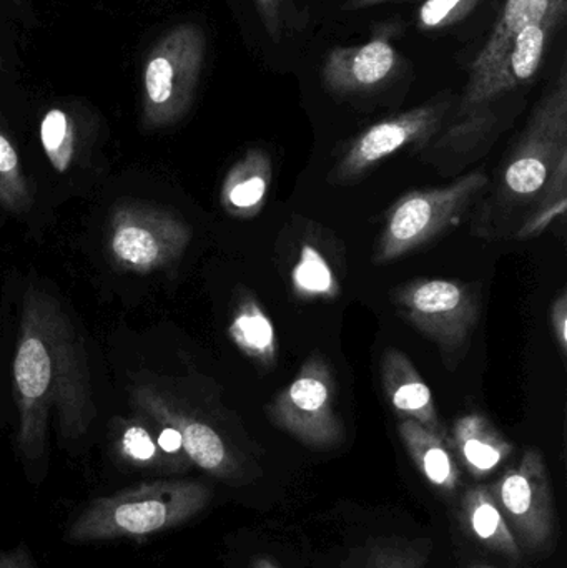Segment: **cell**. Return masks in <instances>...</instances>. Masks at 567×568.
Masks as SVG:
<instances>
[{
    "instance_id": "2",
    "label": "cell",
    "mask_w": 567,
    "mask_h": 568,
    "mask_svg": "<svg viewBox=\"0 0 567 568\" xmlns=\"http://www.w3.org/2000/svg\"><path fill=\"white\" fill-rule=\"evenodd\" d=\"M212 490L195 480H156L93 500L69 527L73 544L140 539L175 529L199 516Z\"/></svg>"
},
{
    "instance_id": "16",
    "label": "cell",
    "mask_w": 567,
    "mask_h": 568,
    "mask_svg": "<svg viewBox=\"0 0 567 568\" xmlns=\"http://www.w3.org/2000/svg\"><path fill=\"white\" fill-rule=\"evenodd\" d=\"M273 182L272 159L265 150H249L225 176L223 210L233 219L252 220L262 212Z\"/></svg>"
},
{
    "instance_id": "28",
    "label": "cell",
    "mask_w": 567,
    "mask_h": 568,
    "mask_svg": "<svg viewBox=\"0 0 567 568\" xmlns=\"http://www.w3.org/2000/svg\"><path fill=\"white\" fill-rule=\"evenodd\" d=\"M255 6L266 32L275 42H279L286 20H290L292 2L290 0H255Z\"/></svg>"
},
{
    "instance_id": "11",
    "label": "cell",
    "mask_w": 567,
    "mask_h": 568,
    "mask_svg": "<svg viewBox=\"0 0 567 568\" xmlns=\"http://www.w3.org/2000/svg\"><path fill=\"white\" fill-rule=\"evenodd\" d=\"M452 109V95L436 97L425 105L368 126L350 143L345 155L336 163L332 182L338 185L355 182L373 166L408 146L423 149L438 135Z\"/></svg>"
},
{
    "instance_id": "31",
    "label": "cell",
    "mask_w": 567,
    "mask_h": 568,
    "mask_svg": "<svg viewBox=\"0 0 567 568\" xmlns=\"http://www.w3.org/2000/svg\"><path fill=\"white\" fill-rule=\"evenodd\" d=\"M386 2H395V0H345L342 10L343 12H358V10L368 9V7H375Z\"/></svg>"
},
{
    "instance_id": "27",
    "label": "cell",
    "mask_w": 567,
    "mask_h": 568,
    "mask_svg": "<svg viewBox=\"0 0 567 568\" xmlns=\"http://www.w3.org/2000/svg\"><path fill=\"white\" fill-rule=\"evenodd\" d=\"M482 0H425L416 13L419 30H438L465 19Z\"/></svg>"
},
{
    "instance_id": "15",
    "label": "cell",
    "mask_w": 567,
    "mask_h": 568,
    "mask_svg": "<svg viewBox=\"0 0 567 568\" xmlns=\"http://www.w3.org/2000/svg\"><path fill=\"white\" fill-rule=\"evenodd\" d=\"M449 446L456 460L476 480L498 473L515 453V446L498 427L479 413L465 414L455 420Z\"/></svg>"
},
{
    "instance_id": "32",
    "label": "cell",
    "mask_w": 567,
    "mask_h": 568,
    "mask_svg": "<svg viewBox=\"0 0 567 568\" xmlns=\"http://www.w3.org/2000/svg\"><path fill=\"white\" fill-rule=\"evenodd\" d=\"M253 568H280L276 566L275 562H272V560L265 559V557H260V559H256L255 562H253Z\"/></svg>"
},
{
    "instance_id": "5",
    "label": "cell",
    "mask_w": 567,
    "mask_h": 568,
    "mask_svg": "<svg viewBox=\"0 0 567 568\" xmlns=\"http://www.w3.org/2000/svg\"><path fill=\"white\" fill-rule=\"evenodd\" d=\"M486 185L488 176L478 170L439 189L405 193L386 215L376 243L375 263L396 262L452 229Z\"/></svg>"
},
{
    "instance_id": "13",
    "label": "cell",
    "mask_w": 567,
    "mask_h": 568,
    "mask_svg": "<svg viewBox=\"0 0 567 568\" xmlns=\"http://www.w3.org/2000/svg\"><path fill=\"white\" fill-rule=\"evenodd\" d=\"M395 29L383 26L362 45L333 49L322 69L325 89L336 95H352L382 87L398 65V52L392 43Z\"/></svg>"
},
{
    "instance_id": "25",
    "label": "cell",
    "mask_w": 567,
    "mask_h": 568,
    "mask_svg": "<svg viewBox=\"0 0 567 568\" xmlns=\"http://www.w3.org/2000/svg\"><path fill=\"white\" fill-rule=\"evenodd\" d=\"M117 449H119L122 459L133 464V466L176 473L173 464L160 450L156 439H153L152 434L139 424H130V426L123 427L119 439H117Z\"/></svg>"
},
{
    "instance_id": "21",
    "label": "cell",
    "mask_w": 567,
    "mask_h": 568,
    "mask_svg": "<svg viewBox=\"0 0 567 568\" xmlns=\"http://www.w3.org/2000/svg\"><path fill=\"white\" fill-rule=\"evenodd\" d=\"M426 544L399 539L375 540L356 550L345 568H426L432 549Z\"/></svg>"
},
{
    "instance_id": "22",
    "label": "cell",
    "mask_w": 567,
    "mask_h": 568,
    "mask_svg": "<svg viewBox=\"0 0 567 568\" xmlns=\"http://www.w3.org/2000/svg\"><path fill=\"white\" fill-rule=\"evenodd\" d=\"M531 215L518 230V240H531L546 232L556 220L565 219L567 206V156L558 163L551 179L536 199Z\"/></svg>"
},
{
    "instance_id": "6",
    "label": "cell",
    "mask_w": 567,
    "mask_h": 568,
    "mask_svg": "<svg viewBox=\"0 0 567 568\" xmlns=\"http://www.w3.org/2000/svg\"><path fill=\"white\" fill-rule=\"evenodd\" d=\"M402 316L438 346L443 363L455 371L468 351L479 320V297L469 284L418 278L392 293Z\"/></svg>"
},
{
    "instance_id": "30",
    "label": "cell",
    "mask_w": 567,
    "mask_h": 568,
    "mask_svg": "<svg viewBox=\"0 0 567 568\" xmlns=\"http://www.w3.org/2000/svg\"><path fill=\"white\" fill-rule=\"evenodd\" d=\"M0 568H33L29 554L23 549L0 554Z\"/></svg>"
},
{
    "instance_id": "17",
    "label": "cell",
    "mask_w": 567,
    "mask_h": 568,
    "mask_svg": "<svg viewBox=\"0 0 567 568\" xmlns=\"http://www.w3.org/2000/svg\"><path fill=\"white\" fill-rule=\"evenodd\" d=\"M398 434L406 453L429 486L452 496L458 490L462 473L449 446V437L432 433L415 420L399 419Z\"/></svg>"
},
{
    "instance_id": "19",
    "label": "cell",
    "mask_w": 567,
    "mask_h": 568,
    "mask_svg": "<svg viewBox=\"0 0 567 568\" xmlns=\"http://www.w3.org/2000/svg\"><path fill=\"white\" fill-rule=\"evenodd\" d=\"M229 336L240 353L260 371L273 369L279 361V337L262 304L252 294L240 297L230 320Z\"/></svg>"
},
{
    "instance_id": "3",
    "label": "cell",
    "mask_w": 567,
    "mask_h": 568,
    "mask_svg": "<svg viewBox=\"0 0 567 568\" xmlns=\"http://www.w3.org/2000/svg\"><path fill=\"white\" fill-rule=\"evenodd\" d=\"M566 13H553L543 22L526 27L488 73L468 79L439 145L468 149L492 133L502 103L515 90L528 85L541 69L549 42L565 23Z\"/></svg>"
},
{
    "instance_id": "8",
    "label": "cell",
    "mask_w": 567,
    "mask_h": 568,
    "mask_svg": "<svg viewBox=\"0 0 567 568\" xmlns=\"http://www.w3.org/2000/svg\"><path fill=\"white\" fill-rule=\"evenodd\" d=\"M192 229L179 216L145 203H122L110 216L107 248L122 272L150 275L182 258Z\"/></svg>"
},
{
    "instance_id": "4",
    "label": "cell",
    "mask_w": 567,
    "mask_h": 568,
    "mask_svg": "<svg viewBox=\"0 0 567 568\" xmlns=\"http://www.w3.org/2000/svg\"><path fill=\"white\" fill-rule=\"evenodd\" d=\"M206 37L196 23H180L160 37L143 67L142 123L175 125L189 113L205 63Z\"/></svg>"
},
{
    "instance_id": "7",
    "label": "cell",
    "mask_w": 567,
    "mask_h": 568,
    "mask_svg": "<svg viewBox=\"0 0 567 568\" xmlns=\"http://www.w3.org/2000/svg\"><path fill=\"white\" fill-rule=\"evenodd\" d=\"M567 156V75L563 69L555 85L533 110L515 152L506 162L502 199L512 205L536 202L541 190Z\"/></svg>"
},
{
    "instance_id": "29",
    "label": "cell",
    "mask_w": 567,
    "mask_h": 568,
    "mask_svg": "<svg viewBox=\"0 0 567 568\" xmlns=\"http://www.w3.org/2000/svg\"><path fill=\"white\" fill-rule=\"evenodd\" d=\"M551 329L555 334L556 343H558L561 354L567 351V293L561 291L555 303L551 306Z\"/></svg>"
},
{
    "instance_id": "10",
    "label": "cell",
    "mask_w": 567,
    "mask_h": 568,
    "mask_svg": "<svg viewBox=\"0 0 567 568\" xmlns=\"http://www.w3.org/2000/svg\"><path fill=\"white\" fill-rule=\"evenodd\" d=\"M489 489L519 547L539 552L551 546L558 520L548 467L538 449L526 450Z\"/></svg>"
},
{
    "instance_id": "20",
    "label": "cell",
    "mask_w": 567,
    "mask_h": 568,
    "mask_svg": "<svg viewBox=\"0 0 567 568\" xmlns=\"http://www.w3.org/2000/svg\"><path fill=\"white\" fill-rule=\"evenodd\" d=\"M463 513L468 529L486 549L512 560L522 559V547L516 542L489 487L469 489L463 497Z\"/></svg>"
},
{
    "instance_id": "14",
    "label": "cell",
    "mask_w": 567,
    "mask_h": 568,
    "mask_svg": "<svg viewBox=\"0 0 567 568\" xmlns=\"http://www.w3.org/2000/svg\"><path fill=\"white\" fill-rule=\"evenodd\" d=\"M379 369L383 393L399 419L415 420L432 433L449 437L439 420L432 389L405 353L386 349Z\"/></svg>"
},
{
    "instance_id": "9",
    "label": "cell",
    "mask_w": 567,
    "mask_h": 568,
    "mask_svg": "<svg viewBox=\"0 0 567 568\" xmlns=\"http://www.w3.org/2000/svg\"><path fill=\"white\" fill-rule=\"evenodd\" d=\"M336 384L322 354H312L295 379L269 404V417L303 446L326 450L345 439V426L335 410Z\"/></svg>"
},
{
    "instance_id": "33",
    "label": "cell",
    "mask_w": 567,
    "mask_h": 568,
    "mask_svg": "<svg viewBox=\"0 0 567 568\" xmlns=\"http://www.w3.org/2000/svg\"><path fill=\"white\" fill-rule=\"evenodd\" d=\"M473 568H496V567H488V566H476V567H473Z\"/></svg>"
},
{
    "instance_id": "26",
    "label": "cell",
    "mask_w": 567,
    "mask_h": 568,
    "mask_svg": "<svg viewBox=\"0 0 567 568\" xmlns=\"http://www.w3.org/2000/svg\"><path fill=\"white\" fill-rule=\"evenodd\" d=\"M293 272V283L300 296H333L338 291L332 270L316 250L306 246Z\"/></svg>"
},
{
    "instance_id": "23",
    "label": "cell",
    "mask_w": 567,
    "mask_h": 568,
    "mask_svg": "<svg viewBox=\"0 0 567 568\" xmlns=\"http://www.w3.org/2000/svg\"><path fill=\"white\" fill-rule=\"evenodd\" d=\"M32 203V190L23 175L19 153L0 123V206L20 213L29 210Z\"/></svg>"
},
{
    "instance_id": "1",
    "label": "cell",
    "mask_w": 567,
    "mask_h": 568,
    "mask_svg": "<svg viewBox=\"0 0 567 568\" xmlns=\"http://www.w3.org/2000/svg\"><path fill=\"white\" fill-rule=\"evenodd\" d=\"M13 386L19 407L17 444L27 460L45 453L52 409L63 439H80L90 429L97 409L82 337L59 301L37 286L27 287L23 296Z\"/></svg>"
},
{
    "instance_id": "24",
    "label": "cell",
    "mask_w": 567,
    "mask_h": 568,
    "mask_svg": "<svg viewBox=\"0 0 567 568\" xmlns=\"http://www.w3.org/2000/svg\"><path fill=\"white\" fill-rule=\"evenodd\" d=\"M40 142L50 165L59 173L67 172L75 155V130L63 110L52 109L40 123Z\"/></svg>"
},
{
    "instance_id": "12",
    "label": "cell",
    "mask_w": 567,
    "mask_h": 568,
    "mask_svg": "<svg viewBox=\"0 0 567 568\" xmlns=\"http://www.w3.org/2000/svg\"><path fill=\"white\" fill-rule=\"evenodd\" d=\"M136 406L162 426H170L182 437L183 450L193 466L216 479L233 483L239 479L242 467L226 440L205 420L170 404L153 389L136 393Z\"/></svg>"
},
{
    "instance_id": "18",
    "label": "cell",
    "mask_w": 567,
    "mask_h": 568,
    "mask_svg": "<svg viewBox=\"0 0 567 568\" xmlns=\"http://www.w3.org/2000/svg\"><path fill=\"white\" fill-rule=\"evenodd\" d=\"M558 12H567V0H506L492 36L469 65V79L488 73L522 30Z\"/></svg>"
}]
</instances>
